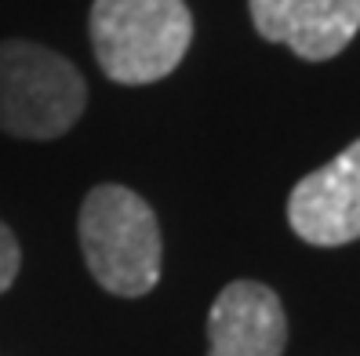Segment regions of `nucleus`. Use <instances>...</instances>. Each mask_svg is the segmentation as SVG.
<instances>
[{"label":"nucleus","mask_w":360,"mask_h":356,"mask_svg":"<svg viewBox=\"0 0 360 356\" xmlns=\"http://www.w3.org/2000/svg\"><path fill=\"white\" fill-rule=\"evenodd\" d=\"M80 251L102 291L120 298L150 295L160 280V225L153 207L128 185H95L80 204Z\"/></svg>","instance_id":"f257e3e1"},{"label":"nucleus","mask_w":360,"mask_h":356,"mask_svg":"<svg viewBox=\"0 0 360 356\" xmlns=\"http://www.w3.org/2000/svg\"><path fill=\"white\" fill-rule=\"evenodd\" d=\"M88 33L102 73L142 88L179 70L193 44V15L186 0H95Z\"/></svg>","instance_id":"f03ea898"},{"label":"nucleus","mask_w":360,"mask_h":356,"mask_svg":"<svg viewBox=\"0 0 360 356\" xmlns=\"http://www.w3.org/2000/svg\"><path fill=\"white\" fill-rule=\"evenodd\" d=\"M88 110V84L58 51L33 40L0 44V131L15 138H62Z\"/></svg>","instance_id":"7ed1b4c3"},{"label":"nucleus","mask_w":360,"mask_h":356,"mask_svg":"<svg viewBox=\"0 0 360 356\" xmlns=\"http://www.w3.org/2000/svg\"><path fill=\"white\" fill-rule=\"evenodd\" d=\"M288 222L295 237L313 247H342L360 240V138L295 182L288 197Z\"/></svg>","instance_id":"20e7f679"},{"label":"nucleus","mask_w":360,"mask_h":356,"mask_svg":"<svg viewBox=\"0 0 360 356\" xmlns=\"http://www.w3.org/2000/svg\"><path fill=\"white\" fill-rule=\"evenodd\" d=\"M255 33L306 62L342 55L360 33V0H248Z\"/></svg>","instance_id":"39448f33"},{"label":"nucleus","mask_w":360,"mask_h":356,"mask_svg":"<svg viewBox=\"0 0 360 356\" xmlns=\"http://www.w3.org/2000/svg\"><path fill=\"white\" fill-rule=\"evenodd\" d=\"M288 317L277 291L233 280L207 312V356H284Z\"/></svg>","instance_id":"423d86ee"},{"label":"nucleus","mask_w":360,"mask_h":356,"mask_svg":"<svg viewBox=\"0 0 360 356\" xmlns=\"http://www.w3.org/2000/svg\"><path fill=\"white\" fill-rule=\"evenodd\" d=\"M18 265H22V251H18V240L15 233L0 222V295L15 284L18 277Z\"/></svg>","instance_id":"0eeeda50"}]
</instances>
